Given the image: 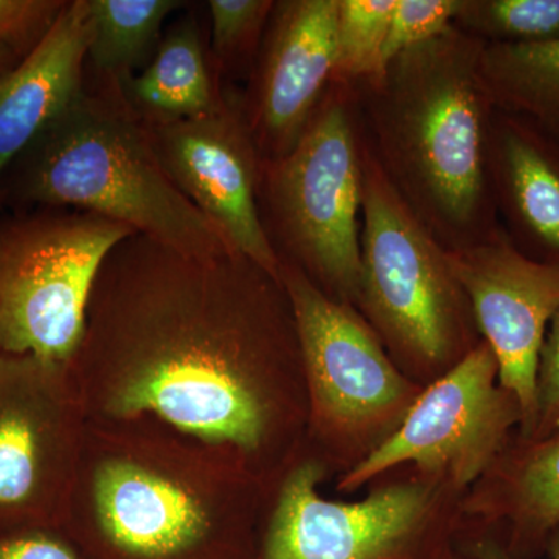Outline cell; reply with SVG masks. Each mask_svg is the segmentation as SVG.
Instances as JSON below:
<instances>
[{
    "label": "cell",
    "mask_w": 559,
    "mask_h": 559,
    "mask_svg": "<svg viewBox=\"0 0 559 559\" xmlns=\"http://www.w3.org/2000/svg\"><path fill=\"white\" fill-rule=\"evenodd\" d=\"M69 366L90 421L160 423L234 452L267 485L304 447L293 305L282 278L234 250L124 238L98 271Z\"/></svg>",
    "instance_id": "1"
},
{
    "label": "cell",
    "mask_w": 559,
    "mask_h": 559,
    "mask_svg": "<svg viewBox=\"0 0 559 559\" xmlns=\"http://www.w3.org/2000/svg\"><path fill=\"white\" fill-rule=\"evenodd\" d=\"M267 487L160 423L90 421L61 532L83 559H252Z\"/></svg>",
    "instance_id": "2"
},
{
    "label": "cell",
    "mask_w": 559,
    "mask_h": 559,
    "mask_svg": "<svg viewBox=\"0 0 559 559\" xmlns=\"http://www.w3.org/2000/svg\"><path fill=\"white\" fill-rule=\"evenodd\" d=\"M485 44L452 27L355 87L364 138L390 187L450 252L500 230L488 170L496 106L480 75Z\"/></svg>",
    "instance_id": "3"
},
{
    "label": "cell",
    "mask_w": 559,
    "mask_h": 559,
    "mask_svg": "<svg viewBox=\"0 0 559 559\" xmlns=\"http://www.w3.org/2000/svg\"><path fill=\"white\" fill-rule=\"evenodd\" d=\"M22 154L27 200L117 221L187 255L234 250L165 173L119 92L84 91Z\"/></svg>",
    "instance_id": "4"
},
{
    "label": "cell",
    "mask_w": 559,
    "mask_h": 559,
    "mask_svg": "<svg viewBox=\"0 0 559 559\" xmlns=\"http://www.w3.org/2000/svg\"><path fill=\"white\" fill-rule=\"evenodd\" d=\"M356 308L395 366L425 388L481 342L468 294L452 271L450 250L390 187L364 132Z\"/></svg>",
    "instance_id": "5"
},
{
    "label": "cell",
    "mask_w": 559,
    "mask_h": 559,
    "mask_svg": "<svg viewBox=\"0 0 559 559\" xmlns=\"http://www.w3.org/2000/svg\"><path fill=\"white\" fill-rule=\"evenodd\" d=\"M329 469L301 447L267 487L252 559H440L460 535L463 495L401 466L366 498L331 500Z\"/></svg>",
    "instance_id": "6"
},
{
    "label": "cell",
    "mask_w": 559,
    "mask_h": 559,
    "mask_svg": "<svg viewBox=\"0 0 559 559\" xmlns=\"http://www.w3.org/2000/svg\"><path fill=\"white\" fill-rule=\"evenodd\" d=\"M362 128L355 87L333 81L297 145L261 160V223L280 263L356 308L360 272Z\"/></svg>",
    "instance_id": "7"
},
{
    "label": "cell",
    "mask_w": 559,
    "mask_h": 559,
    "mask_svg": "<svg viewBox=\"0 0 559 559\" xmlns=\"http://www.w3.org/2000/svg\"><path fill=\"white\" fill-rule=\"evenodd\" d=\"M280 278L304 359L305 447L337 479L399 430L425 385L395 366L358 308L330 299L294 264L280 263Z\"/></svg>",
    "instance_id": "8"
},
{
    "label": "cell",
    "mask_w": 559,
    "mask_h": 559,
    "mask_svg": "<svg viewBox=\"0 0 559 559\" xmlns=\"http://www.w3.org/2000/svg\"><path fill=\"white\" fill-rule=\"evenodd\" d=\"M134 234L80 210L25 219L0 234V352L70 364L98 271Z\"/></svg>",
    "instance_id": "9"
},
{
    "label": "cell",
    "mask_w": 559,
    "mask_h": 559,
    "mask_svg": "<svg viewBox=\"0 0 559 559\" xmlns=\"http://www.w3.org/2000/svg\"><path fill=\"white\" fill-rule=\"evenodd\" d=\"M87 423L69 364L0 352V533L62 528Z\"/></svg>",
    "instance_id": "10"
},
{
    "label": "cell",
    "mask_w": 559,
    "mask_h": 559,
    "mask_svg": "<svg viewBox=\"0 0 559 559\" xmlns=\"http://www.w3.org/2000/svg\"><path fill=\"white\" fill-rule=\"evenodd\" d=\"M520 401L499 382L495 352L481 340L454 369L430 382L403 425L369 459L336 479L352 495L382 474L411 466L465 496L521 428Z\"/></svg>",
    "instance_id": "11"
},
{
    "label": "cell",
    "mask_w": 559,
    "mask_h": 559,
    "mask_svg": "<svg viewBox=\"0 0 559 559\" xmlns=\"http://www.w3.org/2000/svg\"><path fill=\"white\" fill-rule=\"evenodd\" d=\"M146 131L165 173L230 248L280 278V260L261 223V157L242 97L224 95L213 112Z\"/></svg>",
    "instance_id": "12"
},
{
    "label": "cell",
    "mask_w": 559,
    "mask_h": 559,
    "mask_svg": "<svg viewBox=\"0 0 559 559\" xmlns=\"http://www.w3.org/2000/svg\"><path fill=\"white\" fill-rule=\"evenodd\" d=\"M450 261L481 340L498 359L500 385L520 401L518 436L530 439L538 412L540 349L559 312V266L522 255L503 227L481 245L450 252Z\"/></svg>",
    "instance_id": "13"
},
{
    "label": "cell",
    "mask_w": 559,
    "mask_h": 559,
    "mask_svg": "<svg viewBox=\"0 0 559 559\" xmlns=\"http://www.w3.org/2000/svg\"><path fill=\"white\" fill-rule=\"evenodd\" d=\"M337 0H280L242 95L261 160L297 145L336 76Z\"/></svg>",
    "instance_id": "14"
},
{
    "label": "cell",
    "mask_w": 559,
    "mask_h": 559,
    "mask_svg": "<svg viewBox=\"0 0 559 559\" xmlns=\"http://www.w3.org/2000/svg\"><path fill=\"white\" fill-rule=\"evenodd\" d=\"M488 170L500 226L522 255L559 266V143L535 123L496 109Z\"/></svg>",
    "instance_id": "15"
},
{
    "label": "cell",
    "mask_w": 559,
    "mask_h": 559,
    "mask_svg": "<svg viewBox=\"0 0 559 559\" xmlns=\"http://www.w3.org/2000/svg\"><path fill=\"white\" fill-rule=\"evenodd\" d=\"M90 0L66 2L24 60L0 75V179L40 132L84 91L90 55Z\"/></svg>",
    "instance_id": "16"
},
{
    "label": "cell",
    "mask_w": 559,
    "mask_h": 559,
    "mask_svg": "<svg viewBox=\"0 0 559 559\" xmlns=\"http://www.w3.org/2000/svg\"><path fill=\"white\" fill-rule=\"evenodd\" d=\"M462 530H506V550L514 558L546 550L559 527V428L543 439H513L465 492Z\"/></svg>",
    "instance_id": "17"
},
{
    "label": "cell",
    "mask_w": 559,
    "mask_h": 559,
    "mask_svg": "<svg viewBox=\"0 0 559 559\" xmlns=\"http://www.w3.org/2000/svg\"><path fill=\"white\" fill-rule=\"evenodd\" d=\"M114 91L145 127L205 116L218 109L226 95L210 75L193 17L179 21L162 39L148 68Z\"/></svg>",
    "instance_id": "18"
},
{
    "label": "cell",
    "mask_w": 559,
    "mask_h": 559,
    "mask_svg": "<svg viewBox=\"0 0 559 559\" xmlns=\"http://www.w3.org/2000/svg\"><path fill=\"white\" fill-rule=\"evenodd\" d=\"M480 75L496 108L524 117L559 143V40L485 44Z\"/></svg>",
    "instance_id": "19"
},
{
    "label": "cell",
    "mask_w": 559,
    "mask_h": 559,
    "mask_svg": "<svg viewBox=\"0 0 559 559\" xmlns=\"http://www.w3.org/2000/svg\"><path fill=\"white\" fill-rule=\"evenodd\" d=\"M179 0H90L92 66L119 87L153 55L165 20L180 9Z\"/></svg>",
    "instance_id": "20"
},
{
    "label": "cell",
    "mask_w": 559,
    "mask_h": 559,
    "mask_svg": "<svg viewBox=\"0 0 559 559\" xmlns=\"http://www.w3.org/2000/svg\"><path fill=\"white\" fill-rule=\"evenodd\" d=\"M457 31L487 46L559 40V0H459Z\"/></svg>",
    "instance_id": "21"
},
{
    "label": "cell",
    "mask_w": 559,
    "mask_h": 559,
    "mask_svg": "<svg viewBox=\"0 0 559 559\" xmlns=\"http://www.w3.org/2000/svg\"><path fill=\"white\" fill-rule=\"evenodd\" d=\"M396 0H337L336 76L358 87L385 72L384 44Z\"/></svg>",
    "instance_id": "22"
},
{
    "label": "cell",
    "mask_w": 559,
    "mask_h": 559,
    "mask_svg": "<svg viewBox=\"0 0 559 559\" xmlns=\"http://www.w3.org/2000/svg\"><path fill=\"white\" fill-rule=\"evenodd\" d=\"M274 7V0H210L218 70L252 73Z\"/></svg>",
    "instance_id": "23"
},
{
    "label": "cell",
    "mask_w": 559,
    "mask_h": 559,
    "mask_svg": "<svg viewBox=\"0 0 559 559\" xmlns=\"http://www.w3.org/2000/svg\"><path fill=\"white\" fill-rule=\"evenodd\" d=\"M459 0H396L384 44V66L404 51L443 36L454 27Z\"/></svg>",
    "instance_id": "24"
},
{
    "label": "cell",
    "mask_w": 559,
    "mask_h": 559,
    "mask_svg": "<svg viewBox=\"0 0 559 559\" xmlns=\"http://www.w3.org/2000/svg\"><path fill=\"white\" fill-rule=\"evenodd\" d=\"M58 0H0V39L14 51H31L60 16Z\"/></svg>",
    "instance_id": "25"
},
{
    "label": "cell",
    "mask_w": 559,
    "mask_h": 559,
    "mask_svg": "<svg viewBox=\"0 0 559 559\" xmlns=\"http://www.w3.org/2000/svg\"><path fill=\"white\" fill-rule=\"evenodd\" d=\"M559 428V312L550 322L540 349L538 412L530 439H543Z\"/></svg>",
    "instance_id": "26"
},
{
    "label": "cell",
    "mask_w": 559,
    "mask_h": 559,
    "mask_svg": "<svg viewBox=\"0 0 559 559\" xmlns=\"http://www.w3.org/2000/svg\"><path fill=\"white\" fill-rule=\"evenodd\" d=\"M0 559H83L61 530L0 533Z\"/></svg>",
    "instance_id": "27"
},
{
    "label": "cell",
    "mask_w": 559,
    "mask_h": 559,
    "mask_svg": "<svg viewBox=\"0 0 559 559\" xmlns=\"http://www.w3.org/2000/svg\"><path fill=\"white\" fill-rule=\"evenodd\" d=\"M551 559H559V527L554 530L546 544ZM466 557L471 559H518L506 550L499 540L479 535L466 544Z\"/></svg>",
    "instance_id": "28"
},
{
    "label": "cell",
    "mask_w": 559,
    "mask_h": 559,
    "mask_svg": "<svg viewBox=\"0 0 559 559\" xmlns=\"http://www.w3.org/2000/svg\"><path fill=\"white\" fill-rule=\"evenodd\" d=\"M14 55H16V51L11 49L9 44L0 39V75L10 69L11 62L14 60Z\"/></svg>",
    "instance_id": "29"
},
{
    "label": "cell",
    "mask_w": 559,
    "mask_h": 559,
    "mask_svg": "<svg viewBox=\"0 0 559 559\" xmlns=\"http://www.w3.org/2000/svg\"><path fill=\"white\" fill-rule=\"evenodd\" d=\"M440 559H466V558H460L459 554H455L454 550H452V547L450 550L444 551L443 555H441ZM471 559V558H468Z\"/></svg>",
    "instance_id": "30"
}]
</instances>
